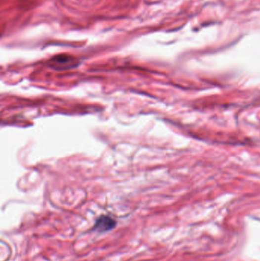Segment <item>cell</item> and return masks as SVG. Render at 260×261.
I'll return each instance as SVG.
<instances>
[{
  "mask_svg": "<svg viewBox=\"0 0 260 261\" xmlns=\"http://www.w3.org/2000/svg\"><path fill=\"white\" fill-rule=\"evenodd\" d=\"M115 226H116V221L115 220L112 219L110 217L102 215L95 221L93 230L100 233L106 232L113 229Z\"/></svg>",
  "mask_w": 260,
  "mask_h": 261,
  "instance_id": "obj_2",
  "label": "cell"
},
{
  "mask_svg": "<svg viewBox=\"0 0 260 261\" xmlns=\"http://www.w3.org/2000/svg\"><path fill=\"white\" fill-rule=\"evenodd\" d=\"M78 65V60L70 55L60 54L53 57L49 61V66L54 70H66L74 68Z\"/></svg>",
  "mask_w": 260,
  "mask_h": 261,
  "instance_id": "obj_1",
  "label": "cell"
}]
</instances>
